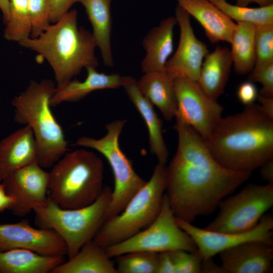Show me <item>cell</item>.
Segmentation results:
<instances>
[{"label": "cell", "instance_id": "cell-1", "mask_svg": "<svg viewBox=\"0 0 273 273\" xmlns=\"http://www.w3.org/2000/svg\"><path fill=\"white\" fill-rule=\"evenodd\" d=\"M176 152L166 166V195L176 218L192 223L198 216L212 214L220 202L251 176L220 164L205 141L175 116Z\"/></svg>", "mask_w": 273, "mask_h": 273}, {"label": "cell", "instance_id": "cell-2", "mask_svg": "<svg viewBox=\"0 0 273 273\" xmlns=\"http://www.w3.org/2000/svg\"><path fill=\"white\" fill-rule=\"evenodd\" d=\"M210 152L224 167L252 172L273 159V118L258 104L220 118L205 141Z\"/></svg>", "mask_w": 273, "mask_h": 273}, {"label": "cell", "instance_id": "cell-3", "mask_svg": "<svg viewBox=\"0 0 273 273\" xmlns=\"http://www.w3.org/2000/svg\"><path fill=\"white\" fill-rule=\"evenodd\" d=\"M45 58L52 67L56 87L72 79L83 68H96L97 47L92 33L77 24V12L69 10L36 38L19 42Z\"/></svg>", "mask_w": 273, "mask_h": 273}, {"label": "cell", "instance_id": "cell-4", "mask_svg": "<svg viewBox=\"0 0 273 273\" xmlns=\"http://www.w3.org/2000/svg\"><path fill=\"white\" fill-rule=\"evenodd\" d=\"M56 88L54 82L31 80L26 89L14 97V120L31 128L37 148V162L43 168L52 167L68 152L62 127L54 115L50 100Z\"/></svg>", "mask_w": 273, "mask_h": 273}, {"label": "cell", "instance_id": "cell-5", "mask_svg": "<svg viewBox=\"0 0 273 273\" xmlns=\"http://www.w3.org/2000/svg\"><path fill=\"white\" fill-rule=\"evenodd\" d=\"M52 167L48 198L62 208L86 206L103 192L104 164L92 151L81 149L67 152Z\"/></svg>", "mask_w": 273, "mask_h": 273}, {"label": "cell", "instance_id": "cell-6", "mask_svg": "<svg viewBox=\"0 0 273 273\" xmlns=\"http://www.w3.org/2000/svg\"><path fill=\"white\" fill-rule=\"evenodd\" d=\"M112 190L105 186L93 203L75 209L62 208L49 198L45 204L35 206L36 225L56 231L64 240L69 259L73 257L87 242L93 240L106 219Z\"/></svg>", "mask_w": 273, "mask_h": 273}, {"label": "cell", "instance_id": "cell-7", "mask_svg": "<svg viewBox=\"0 0 273 273\" xmlns=\"http://www.w3.org/2000/svg\"><path fill=\"white\" fill-rule=\"evenodd\" d=\"M166 188V165L158 162L149 181L120 213L105 220L93 240L106 248L146 228L159 214Z\"/></svg>", "mask_w": 273, "mask_h": 273}, {"label": "cell", "instance_id": "cell-8", "mask_svg": "<svg viewBox=\"0 0 273 273\" xmlns=\"http://www.w3.org/2000/svg\"><path fill=\"white\" fill-rule=\"evenodd\" d=\"M125 122V120H114L106 125L107 133L102 138L83 136L78 138L73 145L97 151L106 158L111 167L114 188L106 219L120 213L147 182L136 173L131 161L119 146V138Z\"/></svg>", "mask_w": 273, "mask_h": 273}, {"label": "cell", "instance_id": "cell-9", "mask_svg": "<svg viewBox=\"0 0 273 273\" xmlns=\"http://www.w3.org/2000/svg\"><path fill=\"white\" fill-rule=\"evenodd\" d=\"M178 249L190 252L198 250L192 238L177 224L166 193L159 214L151 224L129 238L105 248L110 257L131 252L159 253Z\"/></svg>", "mask_w": 273, "mask_h": 273}, {"label": "cell", "instance_id": "cell-10", "mask_svg": "<svg viewBox=\"0 0 273 273\" xmlns=\"http://www.w3.org/2000/svg\"><path fill=\"white\" fill-rule=\"evenodd\" d=\"M272 206L273 185L249 184L223 199L217 215L204 229L224 233L246 232L254 228Z\"/></svg>", "mask_w": 273, "mask_h": 273}, {"label": "cell", "instance_id": "cell-11", "mask_svg": "<svg viewBox=\"0 0 273 273\" xmlns=\"http://www.w3.org/2000/svg\"><path fill=\"white\" fill-rule=\"evenodd\" d=\"M174 88L177 105L175 116L206 141L222 117L223 107L209 97L196 81L177 76Z\"/></svg>", "mask_w": 273, "mask_h": 273}, {"label": "cell", "instance_id": "cell-12", "mask_svg": "<svg viewBox=\"0 0 273 273\" xmlns=\"http://www.w3.org/2000/svg\"><path fill=\"white\" fill-rule=\"evenodd\" d=\"M49 172L37 161L11 173L2 183L7 194L14 200L9 210L16 216H26L37 206L46 204L48 198Z\"/></svg>", "mask_w": 273, "mask_h": 273}, {"label": "cell", "instance_id": "cell-13", "mask_svg": "<svg viewBox=\"0 0 273 273\" xmlns=\"http://www.w3.org/2000/svg\"><path fill=\"white\" fill-rule=\"evenodd\" d=\"M176 221L194 240L203 260L247 241H260L273 245V217L269 214L263 215L253 229L238 233H220L200 229L176 217Z\"/></svg>", "mask_w": 273, "mask_h": 273}, {"label": "cell", "instance_id": "cell-14", "mask_svg": "<svg viewBox=\"0 0 273 273\" xmlns=\"http://www.w3.org/2000/svg\"><path fill=\"white\" fill-rule=\"evenodd\" d=\"M24 249L47 256L67 255L63 238L54 230L36 229L26 219L0 224V252Z\"/></svg>", "mask_w": 273, "mask_h": 273}, {"label": "cell", "instance_id": "cell-15", "mask_svg": "<svg viewBox=\"0 0 273 273\" xmlns=\"http://www.w3.org/2000/svg\"><path fill=\"white\" fill-rule=\"evenodd\" d=\"M175 15L179 27V43L167 61L165 70L175 77L184 76L197 81L203 62L209 52L207 46L196 37L190 15L178 5Z\"/></svg>", "mask_w": 273, "mask_h": 273}, {"label": "cell", "instance_id": "cell-16", "mask_svg": "<svg viewBox=\"0 0 273 273\" xmlns=\"http://www.w3.org/2000/svg\"><path fill=\"white\" fill-rule=\"evenodd\" d=\"M221 266L226 273H269L272 271V245L251 241L218 253Z\"/></svg>", "mask_w": 273, "mask_h": 273}, {"label": "cell", "instance_id": "cell-17", "mask_svg": "<svg viewBox=\"0 0 273 273\" xmlns=\"http://www.w3.org/2000/svg\"><path fill=\"white\" fill-rule=\"evenodd\" d=\"M37 148L28 125L0 141V183L15 170L37 161Z\"/></svg>", "mask_w": 273, "mask_h": 273}, {"label": "cell", "instance_id": "cell-18", "mask_svg": "<svg viewBox=\"0 0 273 273\" xmlns=\"http://www.w3.org/2000/svg\"><path fill=\"white\" fill-rule=\"evenodd\" d=\"M175 17L163 19L147 33L142 41L146 55L141 65L142 72L165 70V65L173 51Z\"/></svg>", "mask_w": 273, "mask_h": 273}, {"label": "cell", "instance_id": "cell-19", "mask_svg": "<svg viewBox=\"0 0 273 273\" xmlns=\"http://www.w3.org/2000/svg\"><path fill=\"white\" fill-rule=\"evenodd\" d=\"M122 87L146 125L151 153L156 157L159 163L166 164L169 152L163 136V123L153 105L140 92L133 77L123 76Z\"/></svg>", "mask_w": 273, "mask_h": 273}, {"label": "cell", "instance_id": "cell-20", "mask_svg": "<svg viewBox=\"0 0 273 273\" xmlns=\"http://www.w3.org/2000/svg\"><path fill=\"white\" fill-rule=\"evenodd\" d=\"M177 1L201 24L210 42H230L236 23L209 0Z\"/></svg>", "mask_w": 273, "mask_h": 273}, {"label": "cell", "instance_id": "cell-21", "mask_svg": "<svg viewBox=\"0 0 273 273\" xmlns=\"http://www.w3.org/2000/svg\"><path fill=\"white\" fill-rule=\"evenodd\" d=\"M175 78L165 70L145 73L136 80L138 88L142 94L158 108L168 121L175 117L177 111Z\"/></svg>", "mask_w": 273, "mask_h": 273}, {"label": "cell", "instance_id": "cell-22", "mask_svg": "<svg viewBox=\"0 0 273 273\" xmlns=\"http://www.w3.org/2000/svg\"><path fill=\"white\" fill-rule=\"evenodd\" d=\"M86 70L87 75L84 80L71 79L62 86L56 87L50 100L51 107L57 106L63 102L78 101L96 90L122 86L123 76L118 74L101 73L93 67H87Z\"/></svg>", "mask_w": 273, "mask_h": 273}, {"label": "cell", "instance_id": "cell-23", "mask_svg": "<svg viewBox=\"0 0 273 273\" xmlns=\"http://www.w3.org/2000/svg\"><path fill=\"white\" fill-rule=\"evenodd\" d=\"M232 66L230 49L228 47L217 46L205 56L197 82L212 99L217 101L224 92Z\"/></svg>", "mask_w": 273, "mask_h": 273}, {"label": "cell", "instance_id": "cell-24", "mask_svg": "<svg viewBox=\"0 0 273 273\" xmlns=\"http://www.w3.org/2000/svg\"><path fill=\"white\" fill-rule=\"evenodd\" d=\"M112 0H74L85 8L93 27V36L100 50L104 64L107 67L114 65L111 35L112 19L111 13Z\"/></svg>", "mask_w": 273, "mask_h": 273}, {"label": "cell", "instance_id": "cell-25", "mask_svg": "<svg viewBox=\"0 0 273 273\" xmlns=\"http://www.w3.org/2000/svg\"><path fill=\"white\" fill-rule=\"evenodd\" d=\"M110 258L105 248L92 240L68 261L54 268L51 273H117Z\"/></svg>", "mask_w": 273, "mask_h": 273}, {"label": "cell", "instance_id": "cell-26", "mask_svg": "<svg viewBox=\"0 0 273 273\" xmlns=\"http://www.w3.org/2000/svg\"><path fill=\"white\" fill-rule=\"evenodd\" d=\"M64 256H47L24 249L0 252V273H48Z\"/></svg>", "mask_w": 273, "mask_h": 273}, {"label": "cell", "instance_id": "cell-27", "mask_svg": "<svg viewBox=\"0 0 273 273\" xmlns=\"http://www.w3.org/2000/svg\"><path fill=\"white\" fill-rule=\"evenodd\" d=\"M255 29L250 23H236L230 43L233 66L238 75L249 74L255 65Z\"/></svg>", "mask_w": 273, "mask_h": 273}, {"label": "cell", "instance_id": "cell-28", "mask_svg": "<svg viewBox=\"0 0 273 273\" xmlns=\"http://www.w3.org/2000/svg\"><path fill=\"white\" fill-rule=\"evenodd\" d=\"M209 1L237 22H248L256 26L273 24V4L249 8L232 5L226 0Z\"/></svg>", "mask_w": 273, "mask_h": 273}, {"label": "cell", "instance_id": "cell-29", "mask_svg": "<svg viewBox=\"0 0 273 273\" xmlns=\"http://www.w3.org/2000/svg\"><path fill=\"white\" fill-rule=\"evenodd\" d=\"M31 33L27 0H10L9 17L6 23L4 38L19 43L30 37Z\"/></svg>", "mask_w": 273, "mask_h": 273}, {"label": "cell", "instance_id": "cell-30", "mask_svg": "<svg viewBox=\"0 0 273 273\" xmlns=\"http://www.w3.org/2000/svg\"><path fill=\"white\" fill-rule=\"evenodd\" d=\"M158 253L136 251L117 256V273H156Z\"/></svg>", "mask_w": 273, "mask_h": 273}, {"label": "cell", "instance_id": "cell-31", "mask_svg": "<svg viewBox=\"0 0 273 273\" xmlns=\"http://www.w3.org/2000/svg\"><path fill=\"white\" fill-rule=\"evenodd\" d=\"M256 62L253 69L273 62V24L256 25Z\"/></svg>", "mask_w": 273, "mask_h": 273}, {"label": "cell", "instance_id": "cell-32", "mask_svg": "<svg viewBox=\"0 0 273 273\" xmlns=\"http://www.w3.org/2000/svg\"><path fill=\"white\" fill-rule=\"evenodd\" d=\"M31 25L30 37L36 38L50 25L49 0H27Z\"/></svg>", "mask_w": 273, "mask_h": 273}, {"label": "cell", "instance_id": "cell-33", "mask_svg": "<svg viewBox=\"0 0 273 273\" xmlns=\"http://www.w3.org/2000/svg\"><path fill=\"white\" fill-rule=\"evenodd\" d=\"M175 273H200L203 258L198 250L190 252L178 249L169 251Z\"/></svg>", "mask_w": 273, "mask_h": 273}, {"label": "cell", "instance_id": "cell-34", "mask_svg": "<svg viewBox=\"0 0 273 273\" xmlns=\"http://www.w3.org/2000/svg\"><path fill=\"white\" fill-rule=\"evenodd\" d=\"M248 80L261 84L259 94L273 98V62L260 68L253 69L249 73Z\"/></svg>", "mask_w": 273, "mask_h": 273}, {"label": "cell", "instance_id": "cell-35", "mask_svg": "<svg viewBox=\"0 0 273 273\" xmlns=\"http://www.w3.org/2000/svg\"><path fill=\"white\" fill-rule=\"evenodd\" d=\"M74 3V0H49L50 22H56Z\"/></svg>", "mask_w": 273, "mask_h": 273}, {"label": "cell", "instance_id": "cell-36", "mask_svg": "<svg viewBox=\"0 0 273 273\" xmlns=\"http://www.w3.org/2000/svg\"><path fill=\"white\" fill-rule=\"evenodd\" d=\"M237 95L239 100L246 106L254 103L258 93L254 82L248 80L239 85Z\"/></svg>", "mask_w": 273, "mask_h": 273}, {"label": "cell", "instance_id": "cell-37", "mask_svg": "<svg viewBox=\"0 0 273 273\" xmlns=\"http://www.w3.org/2000/svg\"><path fill=\"white\" fill-rule=\"evenodd\" d=\"M156 273H175L173 263L169 251L158 253Z\"/></svg>", "mask_w": 273, "mask_h": 273}, {"label": "cell", "instance_id": "cell-38", "mask_svg": "<svg viewBox=\"0 0 273 273\" xmlns=\"http://www.w3.org/2000/svg\"><path fill=\"white\" fill-rule=\"evenodd\" d=\"M200 273H226L223 268L220 265L217 264L213 260L212 257H210L203 260Z\"/></svg>", "mask_w": 273, "mask_h": 273}, {"label": "cell", "instance_id": "cell-39", "mask_svg": "<svg viewBox=\"0 0 273 273\" xmlns=\"http://www.w3.org/2000/svg\"><path fill=\"white\" fill-rule=\"evenodd\" d=\"M257 99L263 112L269 117L273 118V98L263 96L258 94Z\"/></svg>", "mask_w": 273, "mask_h": 273}, {"label": "cell", "instance_id": "cell-40", "mask_svg": "<svg viewBox=\"0 0 273 273\" xmlns=\"http://www.w3.org/2000/svg\"><path fill=\"white\" fill-rule=\"evenodd\" d=\"M259 168L262 179L267 184L273 185V159L266 162Z\"/></svg>", "mask_w": 273, "mask_h": 273}, {"label": "cell", "instance_id": "cell-41", "mask_svg": "<svg viewBox=\"0 0 273 273\" xmlns=\"http://www.w3.org/2000/svg\"><path fill=\"white\" fill-rule=\"evenodd\" d=\"M13 203V199L7 194L3 184L0 183V213L10 209Z\"/></svg>", "mask_w": 273, "mask_h": 273}, {"label": "cell", "instance_id": "cell-42", "mask_svg": "<svg viewBox=\"0 0 273 273\" xmlns=\"http://www.w3.org/2000/svg\"><path fill=\"white\" fill-rule=\"evenodd\" d=\"M237 5L247 6L251 3H256L260 6H265L273 4V0H236Z\"/></svg>", "mask_w": 273, "mask_h": 273}, {"label": "cell", "instance_id": "cell-43", "mask_svg": "<svg viewBox=\"0 0 273 273\" xmlns=\"http://www.w3.org/2000/svg\"><path fill=\"white\" fill-rule=\"evenodd\" d=\"M10 0H0V10L3 14V19L7 23L9 17Z\"/></svg>", "mask_w": 273, "mask_h": 273}]
</instances>
